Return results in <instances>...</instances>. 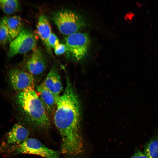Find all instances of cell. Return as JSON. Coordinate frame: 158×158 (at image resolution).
I'll return each mask as SVG.
<instances>
[{
  "label": "cell",
  "mask_w": 158,
  "mask_h": 158,
  "mask_svg": "<svg viewBox=\"0 0 158 158\" xmlns=\"http://www.w3.org/2000/svg\"><path fill=\"white\" fill-rule=\"evenodd\" d=\"M66 78V86L59 97L53 119L61 138V152L72 157L80 154L83 150L80 126L81 111L78 96L67 75Z\"/></svg>",
  "instance_id": "cell-1"
},
{
  "label": "cell",
  "mask_w": 158,
  "mask_h": 158,
  "mask_svg": "<svg viewBox=\"0 0 158 158\" xmlns=\"http://www.w3.org/2000/svg\"><path fill=\"white\" fill-rule=\"evenodd\" d=\"M16 99L25 120L30 126L41 131L49 128L50 118L35 87L18 92Z\"/></svg>",
  "instance_id": "cell-2"
},
{
  "label": "cell",
  "mask_w": 158,
  "mask_h": 158,
  "mask_svg": "<svg viewBox=\"0 0 158 158\" xmlns=\"http://www.w3.org/2000/svg\"><path fill=\"white\" fill-rule=\"evenodd\" d=\"M52 19L60 32L67 36L78 32L86 25L80 14L70 10L58 11L54 14Z\"/></svg>",
  "instance_id": "cell-3"
},
{
  "label": "cell",
  "mask_w": 158,
  "mask_h": 158,
  "mask_svg": "<svg viewBox=\"0 0 158 158\" xmlns=\"http://www.w3.org/2000/svg\"><path fill=\"white\" fill-rule=\"evenodd\" d=\"M68 56L74 60L79 61L87 55L90 43L87 33L77 32L67 36L65 38Z\"/></svg>",
  "instance_id": "cell-4"
},
{
  "label": "cell",
  "mask_w": 158,
  "mask_h": 158,
  "mask_svg": "<svg viewBox=\"0 0 158 158\" xmlns=\"http://www.w3.org/2000/svg\"><path fill=\"white\" fill-rule=\"evenodd\" d=\"M15 154H28L38 155L45 158H60L58 153L44 145L38 140L28 138L13 147Z\"/></svg>",
  "instance_id": "cell-5"
},
{
  "label": "cell",
  "mask_w": 158,
  "mask_h": 158,
  "mask_svg": "<svg viewBox=\"0 0 158 158\" xmlns=\"http://www.w3.org/2000/svg\"><path fill=\"white\" fill-rule=\"evenodd\" d=\"M37 40L29 30L23 28L20 34L12 41L7 54L8 57H13L18 54L25 53L35 49Z\"/></svg>",
  "instance_id": "cell-6"
},
{
  "label": "cell",
  "mask_w": 158,
  "mask_h": 158,
  "mask_svg": "<svg viewBox=\"0 0 158 158\" xmlns=\"http://www.w3.org/2000/svg\"><path fill=\"white\" fill-rule=\"evenodd\" d=\"M8 76L12 87L18 92L35 87L34 77L27 71L13 68L9 71Z\"/></svg>",
  "instance_id": "cell-7"
},
{
  "label": "cell",
  "mask_w": 158,
  "mask_h": 158,
  "mask_svg": "<svg viewBox=\"0 0 158 158\" xmlns=\"http://www.w3.org/2000/svg\"><path fill=\"white\" fill-rule=\"evenodd\" d=\"M47 62L45 56L39 48H35L25 63L27 71L35 77L41 75L45 71Z\"/></svg>",
  "instance_id": "cell-8"
},
{
  "label": "cell",
  "mask_w": 158,
  "mask_h": 158,
  "mask_svg": "<svg viewBox=\"0 0 158 158\" xmlns=\"http://www.w3.org/2000/svg\"><path fill=\"white\" fill-rule=\"evenodd\" d=\"M35 90L50 118L51 117L54 116L58 99L42 83L36 86Z\"/></svg>",
  "instance_id": "cell-9"
},
{
  "label": "cell",
  "mask_w": 158,
  "mask_h": 158,
  "mask_svg": "<svg viewBox=\"0 0 158 158\" xmlns=\"http://www.w3.org/2000/svg\"><path fill=\"white\" fill-rule=\"evenodd\" d=\"M42 83L59 99L63 87L60 75L55 65L52 66Z\"/></svg>",
  "instance_id": "cell-10"
},
{
  "label": "cell",
  "mask_w": 158,
  "mask_h": 158,
  "mask_svg": "<svg viewBox=\"0 0 158 158\" xmlns=\"http://www.w3.org/2000/svg\"><path fill=\"white\" fill-rule=\"evenodd\" d=\"M29 134L26 127L20 123H16L8 133L7 142L15 145H19L29 138Z\"/></svg>",
  "instance_id": "cell-11"
},
{
  "label": "cell",
  "mask_w": 158,
  "mask_h": 158,
  "mask_svg": "<svg viewBox=\"0 0 158 158\" xmlns=\"http://www.w3.org/2000/svg\"><path fill=\"white\" fill-rule=\"evenodd\" d=\"M37 33L43 43L48 53L52 54L51 49L48 42V38L51 34V25L47 18L44 15H41L38 18L37 25Z\"/></svg>",
  "instance_id": "cell-12"
},
{
  "label": "cell",
  "mask_w": 158,
  "mask_h": 158,
  "mask_svg": "<svg viewBox=\"0 0 158 158\" xmlns=\"http://www.w3.org/2000/svg\"><path fill=\"white\" fill-rule=\"evenodd\" d=\"M2 18L8 30L11 42L20 34L23 28L22 19L18 16L5 17Z\"/></svg>",
  "instance_id": "cell-13"
},
{
  "label": "cell",
  "mask_w": 158,
  "mask_h": 158,
  "mask_svg": "<svg viewBox=\"0 0 158 158\" xmlns=\"http://www.w3.org/2000/svg\"><path fill=\"white\" fill-rule=\"evenodd\" d=\"M144 153L149 158H158V134L153 136L145 145Z\"/></svg>",
  "instance_id": "cell-14"
},
{
  "label": "cell",
  "mask_w": 158,
  "mask_h": 158,
  "mask_svg": "<svg viewBox=\"0 0 158 158\" xmlns=\"http://www.w3.org/2000/svg\"><path fill=\"white\" fill-rule=\"evenodd\" d=\"M20 4L16 0H0V9L6 14H10L17 12Z\"/></svg>",
  "instance_id": "cell-15"
},
{
  "label": "cell",
  "mask_w": 158,
  "mask_h": 158,
  "mask_svg": "<svg viewBox=\"0 0 158 158\" xmlns=\"http://www.w3.org/2000/svg\"><path fill=\"white\" fill-rule=\"evenodd\" d=\"M11 42L8 30L2 18L0 20V45L4 46Z\"/></svg>",
  "instance_id": "cell-16"
},
{
  "label": "cell",
  "mask_w": 158,
  "mask_h": 158,
  "mask_svg": "<svg viewBox=\"0 0 158 158\" xmlns=\"http://www.w3.org/2000/svg\"><path fill=\"white\" fill-rule=\"evenodd\" d=\"M48 42L51 49L54 48L55 47L60 44L59 41L57 37L54 33L52 32L49 37Z\"/></svg>",
  "instance_id": "cell-17"
},
{
  "label": "cell",
  "mask_w": 158,
  "mask_h": 158,
  "mask_svg": "<svg viewBox=\"0 0 158 158\" xmlns=\"http://www.w3.org/2000/svg\"><path fill=\"white\" fill-rule=\"evenodd\" d=\"M55 54L57 55H61L67 51V47L65 44L60 43L54 48Z\"/></svg>",
  "instance_id": "cell-18"
},
{
  "label": "cell",
  "mask_w": 158,
  "mask_h": 158,
  "mask_svg": "<svg viewBox=\"0 0 158 158\" xmlns=\"http://www.w3.org/2000/svg\"><path fill=\"white\" fill-rule=\"evenodd\" d=\"M130 158H149L144 152L139 150L136 151Z\"/></svg>",
  "instance_id": "cell-19"
},
{
  "label": "cell",
  "mask_w": 158,
  "mask_h": 158,
  "mask_svg": "<svg viewBox=\"0 0 158 158\" xmlns=\"http://www.w3.org/2000/svg\"><path fill=\"white\" fill-rule=\"evenodd\" d=\"M136 5L140 7L142 6V4L141 2L138 1L136 2Z\"/></svg>",
  "instance_id": "cell-20"
}]
</instances>
